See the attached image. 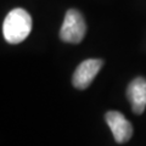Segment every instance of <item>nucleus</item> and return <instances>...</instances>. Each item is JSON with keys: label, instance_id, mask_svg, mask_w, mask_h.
Wrapping results in <instances>:
<instances>
[{"label": "nucleus", "instance_id": "7ed1b4c3", "mask_svg": "<svg viewBox=\"0 0 146 146\" xmlns=\"http://www.w3.org/2000/svg\"><path fill=\"white\" fill-rule=\"evenodd\" d=\"M104 66V61L100 58H88L76 68L72 77V83L77 89H86L93 83L99 71Z\"/></svg>", "mask_w": 146, "mask_h": 146}, {"label": "nucleus", "instance_id": "20e7f679", "mask_svg": "<svg viewBox=\"0 0 146 146\" xmlns=\"http://www.w3.org/2000/svg\"><path fill=\"white\" fill-rule=\"evenodd\" d=\"M105 119L111 129L116 143L124 144L133 136V125L118 111H108L105 115Z\"/></svg>", "mask_w": 146, "mask_h": 146}, {"label": "nucleus", "instance_id": "f257e3e1", "mask_svg": "<svg viewBox=\"0 0 146 146\" xmlns=\"http://www.w3.org/2000/svg\"><path fill=\"white\" fill-rule=\"evenodd\" d=\"M32 31V17L21 7L13 9L6 15L3 23V35L10 44H20Z\"/></svg>", "mask_w": 146, "mask_h": 146}, {"label": "nucleus", "instance_id": "39448f33", "mask_svg": "<svg viewBox=\"0 0 146 146\" xmlns=\"http://www.w3.org/2000/svg\"><path fill=\"white\" fill-rule=\"evenodd\" d=\"M127 96L134 113H144L146 107V79L143 77H138L131 80L127 89Z\"/></svg>", "mask_w": 146, "mask_h": 146}, {"label": "nucleus", "instance_id": "f03ea898", "mask_svg": "<svg viewBox=\"0 0 146 146\" xmlns=\"http://www.w3.org/2000/svg\"><path fill=\"white\" fill-rule=\"evenodd\" d=\"M86 26L83 15L76 9H70L66 12L65 20L60 29V38L66 43L78 44L85 36Z\"/></svg>", "mask_w": 146, "mask_h": 146}]
</instances>
